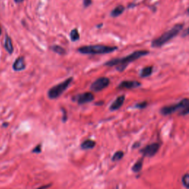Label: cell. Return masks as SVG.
I'll use <instances>...</instances> for the list:
<instances>
[{
  "instance_id": "9c48e42d",
  "label": "cell",
  "mask_w": 189,
  "mask_h": 189,
  "mask_svg": "<svg viewBox=\"0 0 189 189\" xmlns=\"http://www.w3.org/2000/svg\"><path fill=\"white\" fill-rule=\"evenodd\" d=\"M26 67V63H25L24 58L23 56H19L16 58L15 62L13 64V69L16 72H20L24 70Z\"/></svg>"
},
{
  "instance_id": "9a60e30c",
  "label": "cell",
  "mask_w": 189,
  "mask_h": 189,
  "mask_svg": "<svg viewBox=\"0 0 189 189\" xmlns=\"http://www.w3.org/2000/svg\"><path fill=\"white\" fill-rule=\"evenodd\" d=\"M95 146V142L92 140H86L81 144V148L83 149H90Z\"/></svg>"
},
{
  "instance_id": "3957f363",
  "label": "cell",
  "mask_w": 189,
  "mask_h": 189,
  "mask_svg": "<svg viewBox=\"0 0 189 189\" xmlns=\"http://www.w3.org/2000/svg\"><path fill=\"white\" fill-rule=\"evenodd\" d=\"M182 28V24H176L173 28L171 30L166 31L163 33L161 36L157 38L154 41H152V47H159L165 45L168 41L173 39L176 35L179 34V33L181 31Z\"/></svg>"
},
{
  "instance_id": "d6986e66",
  "label": "cell",
  "mask_w": 189,
  "mask_h": 189,
  "mask_svg": "<svg viewBox=\"0 0 189 189\" xmlns=\"http://www.w3.org/2000/svg\"><path fill=\"white\" fill-rule=\"evenodd\" d=\"M182 182L184 187H186V188H189V174H186L182 176Z\"/></svg>"
},
{
  "instance_id": "6da1fadb",
  "label": "cell",
  "mask_w": 189,
  "mask_h": 189,
  "mask_svg": "<svg viewBox=\"0 0 189 189\" xmlns=\"http://www.w3.org/2000/svg\"><path fill=\"white\" fill-rule=\"evenodd\" d=\"M148 53V51L146 50H139L132 52L130 55L126 56L124 58H114V59L110 60L105 63V66L112 67V66H117V70L119 71H123L127 67V65L129 63H131L134 61L138 59V58L143 57V56L147 55Z\"/></svg>"
},
{
  "instance_id": "5b68a950",
  "label": "cell",
  "mask_w": 189,
  "mask_h": 189,
  "mask_svg": "<svg viewBox=\"0 0 189 189\" xmlns=\"http://www.w3.org/2000/svg\"><path fill=\"white\" fill-rule=\"evenodd\" d=\"M189 104V99L188 98H185L182 99L181 101H180L177 104L171 105V106H164L163 108H162L161 113L163 115H168L172 113L177 112V110H184L186 107Z\"/></svg>"
},
{
  "instance_id": "4fadbf2b",
  "label": "cell",
  "mask_w": 189,
  "mask_h": 189,
  "mask_svg": "<svg viewBox=\"0 0 189 189\" xmlns=\"http://www.w3.org/2000/svg\"><path fill=\"white\" fill-rule=\"evenodd\" d=\"M124 9L125 8L123 5L117 6L111 12V16H112V17H117V16H119L123 14V11H124Z\"/></svg>"
},
{
  "instance_id": "44dd1931",
  "label": "cell",
  "mask_w": 189,
  "mask_h": 189,
  "mask_svg": "<svg viewBox=\"0 0 189 189\" xmlns=\"http://www.w3.org/2000/svg\"><path fill=\"white\" fill-rule=\"evenodd\" d=\"M180 114L181 115H186L189 114V104L184 109V110H182L181 112H180Z\"/></svg>"
},
{
  "instance_id": "484cf974",
  "label": "cell",
  "mask_w": 189,
  "mask_h": 189,
  "mask_svg": "<svg viewBox=\"0 0 189 189\" xmlns=\"http://www.w3.org/2000/svg\"><path fill=\"white\" fill-rule=\"evenodd\" d=\"M50 186H51V185H47V186H43L42 187H41V188H38V189H45V188H49Z\"/></svg>"
},
{
  "instance_id": "30bf717a",
  "label": "cell",
  "mask_w": 189,
  "mask_h": 189,
  "mask_svg": "<svg viewBox=\"0 0 189 189\" xmlns=\"http://www.w3.org/2000/svg\"><path fill=\"white\" fill-rule=\"evenodd\" d=\"M140 86V83L136 81H124L118 85L119 89H132Z\"/></svg>"
},
{
  "instance_id": "4dcf8cb0",
  "label": "cell",
  "mask_w": 189,
  "mask_h": 189,
  "mask_svg": "<svg viewBox=\"0 0 189 189\" xmlns=\"http://www.w3.org/2000/svg\"><path fill=\"white\" fill-rule=\"evenodd\" d=\"M188 12H189V8H188Z\"/></svg>"
},
{
  "instance_id": "603a6c76",
  "label": "cell",
  "mask_w": 189,
  "mask_h": 189,
  "mask_svg": "<svg viewBox=\"0 0 189 189\" xmlns=\"http://www.w3.org/2000/svg\"><path fill=\"white\" fill-rule=\"evenodd\" d=\"M92 0H84V2H83L84 7V8L89 7V6L92 5Z\"/></svg>"
},
{
  "instance_id": "ffe728a7",
  "label": "cell",
  "mask_w": 189,
  "mask_h": 189,
  "mask_svg": "<svg viewBox=\"0 0 189 189\" xmlns=\"http://www.w3.org/2000/svg\"><path fill=\"white\" fill-rule=\"evenodd\" d=\"M123 155H124V154H123V152H122V151H118V152H115V154L113 155L112 160H114V161L120 160V159H121L123 158Z\"/></svg>"
},
{
  "instance_id": "4316f807",
  "label": "cell",
  "mask_w": 189,
  "mask_h": 189,
  "mask_svg": "<svg viewBox=\"0 0 189 189\" xmlns=\"http://www.w3.org/2000/svg\"><path fill=\"white\" fill-rule=\"evenodd\" d=\"M24 1V0H14V2H15L16 3H22V2Z\"/></svg>"
},
{
  "instance_id": "7402d4cb",
  "label": "cell",
  "mask_w": 189,
  "mask_h": 189,
  "mask_svg": "<svg viewBox=\"0 0 189 189\" xmlns=\"http://www.w3.org/2000/svg\"><path fill=\"white\" fill-rule=\"evenodd\" d=\"M147 106V102L144 101V102H141L139 103V104H138L136 105V107H138V108L139 109H143Z\"/></svg>"
},
{
  "instance_id": "52a82bcc",
  "label": "cell",
  "mask_w": 189,
  "mask_h": 189,
  "mask_svg": "<svg viewBox=\"0 0 189 189\" xmlns=\"http://www.w3.org/2000/svg\"><path fill=\"white\" fill-rule=\"evenodd\" d=\"M73 100H76L78 104H87V103L92 102V100L94 99V96L92 92H84V93L79 94L77 96L73 97Z\"/></svg>"
},
{
  "instance_id": "83f0119b",
  "label": "cell",
  "mask_w": 189,
  "mask_h": 189,
  "mask_svg": "<svg viewBox=\"0 0 189 189\" xmlns=\"http://www.w3.org/2000/svg\"><path fill=\"white\" fill-rule=\"evenodd\" d=\"M103 104H104V102H103V101H100V102H97V103H95V105H102Z\"/></svg>"
},
{
  "instance_id": "7a4b0ae2",
  "label": "cell",
  "mask_w": 189,
  "mask_h": 189,
  "mask_svg": "<svg viewBox=\"0 0 189 189\" xmlns=\"http://www.w3.org/2000/svg\"><path fill=\"white\" fill-rule=\"evenodd\" d=\"M117 49V47H111L102 45L83 46L78 49L80 53L85 55H100V54L110 53L115 51Z\"/></svg>"
},
{
  "instance_id": "8fae6325",
  "label": "cell",
  "mask_w": 189,
  "mask_h": 189,
  "mask_svg": "<svg viewBox=\"0 0 189 189\" xmlns=\"http://www.w3.org/2000/svg\"><path fill=\"white\" fill-rule=\"evenodd\" d=\"M125 100V96L124 95H121L119 97H117L114 102L112 103V105H111L110 109L111 111H115L117 110L118 109L121 108V106H123V103H124Z\"/></svg>"
},
{
  "instance_id": "277c9868",
  "label": "cell",
  "mask_w": 189,
  "mask_h": 189,
  "mask_svg": "<svg viewBox=\"0 0 189 189\" xmlns=\"http://www.w3.org/2000/svg\"><path fill=\"white\" fill-rule=\"evenodd\" d=\"M73 78L70 77L67 78L63 82L58 84L52 87V88L48 90L47 96L50 99H56V98H59L62 94L64 93L65 90L70 87L71 83L73 82Z\"/></svg>"
},
{
  "instance_id": "cb8c5ba5",
  "label": "cell",
  "mask_w": 189,
  "mask_h": 189,
  "mask_svg": "<svg viewBox=\"0 0 189 189\" xmlns=\"http://www.w3.org/2000/svg\"><path fill=\"white\" fill-rule=\"evenodd\" d=\"M41 145H38V146L35 147V148H34V149L33 150V152H34V153H38V154H39V153H40L41 152Z\"/></svg>"
},
{
  "instance_id": "f1b7e54d",
  "label": "cell",
  "mask_w": 189,
  "mask_h": 189,
  "mask_svg": "<svg viewBox=\"0 0 189 189\" xmlns=\"http://www.w3.org/2000/svg\"><path fill=\"white\" fill-rule=\"evenodd\" d=\"M2 33H3V30H2V28L1 26H0V35H2Z\"/></svg>"
},
{
  "instance_id": "2e32d148",
  "label": "cell",
  "mask_w": 189,
  "mask_h": 189,
  "mask_svg": "<svg viewBox=\"0 0 189 189\" xmlns=\"http://www.w3.org/2000/svg\"><path fill=\"white\" fill-rule=\"evenodd\" d=\"M143 159H140L139 160L136 162L134 164L133 167H132V171L134 172H136V173L140 172L143 168Z\"/></svg>"
},
{
  "instance_id": "ba28073f",
  "label": "cell",
  "mask_w": 189,
  "mask_h": 189,
  "mask_svg": "<svg viewBox=\"0 0 189 189\" xmlns=\"http://www.w3.org/2000/svg\"><path fill=\"white\" fill-rule=\"evenodd\" d=\"M159 148V144L157 143H152L148 145V146H145L141 150L143 154L147 157H152L156 154V153L158 152Z\"/></svg>"
},
{
  "instance_id": "f546056e",
  "label": "cell",
  "mask_w": 189,
  "mask_h": 189,
  "mask_svg": "<svg viewBox=\"0 0 189 189\" xmlns=\"http://www.w3.org/2000/svg\"><path fill=\"white\" fill-rule=\"evenodd\" d=\"M187 34H189V28L188 29V30H187Z\"/></svg>"
},
{
  "instance_id": "d4e9b609",
  "label": "cell",
  "mask_w": 189,
  "mask_h": 189,
  "mask_svg": "<svg viewBox=\"0 0 189 189\" xmlns=\"http://www.w3.org/2000/svg\"><path fill=\"white\" fill-rule=\"evenodd\" d=\"M62 111H63V113H64V115H63V121H64V122H65V121H67V112L66 110H64V109H62Z\"/></svg>"
},
{
  "instance_id": "5bb4252c",
  "label": "cell",
  "mask_w": 189,
  "mask_h": 189,
  "mask_svg": "<svg viewBox=\"0 0 189 189\" xmlns=\"http://www.w3.org/2000/svg\"><path fill=\"white\" fill-rule=\"evenodd\" d=\"M50 50H51L52 52H56V53H57L58 55L60 56H64L67 52L66 50L59 45H52L50 47Z\"/></svg>"
},
{
  "instance_id": "7c38bea8",
  "label": "cell",
  "mask_w": 189,
  "mask_h": 189,
  "mask_svg": "<svg viewBox=\"0 0 189 189\" xmlns=\"http://www.w3.org/2000/svg\"><path fill=\"white\" fill-rule=\"evenodd\" d=\"M4 47H5L6 51H7L9 54H12L13 52H14V45H13L12 40L8 34L5 35V42H4Z\"/></svg>"
},
{
  "instance_id": "8992f818",
  "label": "cell",
  "mask_w": 189,
  "mask_h": 189,
  "mask_svg": "<svg viewBox=\"0 0 189 189\" xmlns=\"http://www.w3.org/2000/svg\"><path fill=\"white\" fill-rule=\"evenodd\" d=\"M110 80L106 77H101L96 79L90 86V89L92 92H100L106 89L110 85Z\"/></svg>"
},
{
  "instance_id": "ac0fdd59",
  "label": "cell",
  "mask_w": 189,
  "mask_h": 189,
  "mask_svg": "<svg viewBox=\"0 0 189 189\" xmlns=\"http://www.w3.org/2000/svg\"><path fill=\"white\" fill-rule=\"evenodd\" d=\"M152 67H145L143 70L141 72V76L142 77H148L152 74Z\"/></svg>"
},
{
  "instance_id": "e0dca14e",
  "label": "cell",
  "mask_w": 189,
  "mask_h": 189,
  "mask_svg": "<svg viewBox=\"0 0 189 189\" xmlns=\"http://www.w3.org/2000/svg\"><path fill=\"white\" fill-rule=\"evenodd\" d=\"M70 39L72 41H77L80 39V34L77 29H73L70 33Z\"/></svg>"
}]
</instances>
